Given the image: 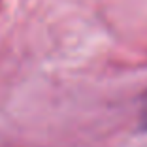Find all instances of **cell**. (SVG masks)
I'll return each mask as SVG.
<instances>
[{"mask_svg":"<svg viewBox=\"0 0 147 147\" xmlns=\"http://www.w3.org/2000/svg\"><path fill=\"white\" fill-rule=\"evenodd\" d=\"M142 119H143V125L147 128V100H145V106H143V111H142Z\"/></svg>","mask_w":147,"mask_h":147,"instance_id":"1","label":"cell"}]
</instances>
